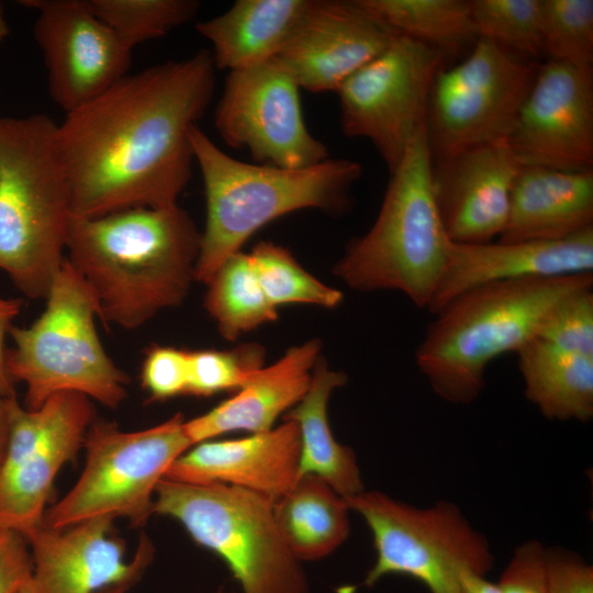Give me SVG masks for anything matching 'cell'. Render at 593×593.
I'll return each instance as SVG.
<instances>
[{
  "label": "cell",
  "mask_w": 593,
  "mask_h": 593,
  "mask_svg": "<svg viewBox=\"0 0 593 593\" xmlns=\"http://www.w3.org/2000/svg\"><path fill=\"white\" fill-rule=\"evenodd\" d=\"M8 399L0 395V463L4 456L9 434Z\"/></svg>",
  "instance_id": "obj_42"
},
{
  "label": "cell",
  "mask_w": 593,
  "mask_h": 593,
  "mask_svg": "<svg viewBox=\"0 0 593 593\" xmlns=\"http://www.w3.org/2000/svg\"><path fill=\"white\" fill-rule=\"evenodd\" d=\"M347 376L317 360L307 392L284 414L300 432L299 477L314 474L327 482L343 497L365 490L356 456L339 444L329 427L327 404L332 392L344 385Z\"/></svg>",
  "instance_id": "obj_25"
},
{
  "label": "cell",
  "mask_w": 593,
  "mask_h": 593,
  "mask_svg": "<svg viewBox=\"0 0 593 593\" xmlns=\"http://www.w3.org/2000/svg\"><path fill=\"white\" fill-rule=\"evenodd\" d=\"M113 521L96 517L60 529L41 524L31 532L26 539L36 593H97L109 586L134 585L154 549L143 537L133 560L125 562L124 544L112 534Z\"/></svg>",
  "instance_id": "obj_19"
},
{
  "label": "cell",
  "mask_w": 593,
  "mask_h": 593,
  "mask_svg": "<svg viewBox=\"0 0 593 593\" xmlns=\"http://www.w3.org/2000/svg\"><path fill=\"white\" fill-rule=\"evenodd\" d=\"M496 585L501 593H548L547 548L536 539L519 545Z\"/></svg>",
  "instance_id": "obj_37"
},
{
  "label": "cell",
  "mask_w": 593,
  "mask_h": 593,
  "mask_svg": "<svg viewBox=\"0 0 593 593\" xmlns=\"http://www.w3.org/2000/svg\"><path fill=\"white\" fill-rule=\"evenodd\" d=\"M300 88L275 59L230 71L215 108L223 142L247 149L258 164L304 168L328 158L324 143L309 131Z\"/></svg>",
  "instance_id": "obj_14"
},
{
  "label": "cell",
  "mask_w": 593,
  "mask_h": 593,
  "mask_svg": "<svg viewBox=\"0 0 593 593\" xmlns=\"http://www.w3.org/2000/svg\"><path fill=\"white\" fill-rule=\"evenodd\" d=\"M515 355L524 394L544 417L577 422L593 417V356L567 351L537 337Z\"/></svg>",
  "instance_id": "obj_26"
},
{
  "label": "cell",
  "mask_w": 593,
  "mask_h": 593,
  "mask_svg": "<svg viewBox=\"0 0 593 593\" xmlns=\"http://www.w3.org/2000/svg\"><path fill=\"white\" fill-rule=\"evenodd\" d=\"M273 501L233 485L163 479L153 514L177 519L227 566L243 593H309L305 573L276 523Z\"/></svg>",
  "instance_id": "obj_8"
},
{
  "label": "cell",
  "mask_w": 593,
  "mask_h": 593,
  "mask_svg": "<svg viewBox=\"0 0 593 593\" xmlns=\"http://www.w3.org/2000/svg\"><path fill=\"white\" fill-rule=\"evenodd\" d=\"M201 233L187 211L135 208L70 221L66 259L91 290L98 317L133 329L182 303Z\"/></svg>",
  "instance_id": "obj_2"
},
{
  "label": "cell",
  "mask_w": 593,
  "mask_h": 593,
  "mask_svg": "<svg viewBox=\"0 0 593 593\" xmlns=\"http://www.w3.org/2000/svg\"><path fill=\"white\" fill-rule=\"evenodd\" d=\"M591 272L593 227L551 242H451L426 310L435 315L456 298L485 284Z\"/></svg>",
  "instance_id": "obj_20"
},
{
  "label": "cell",
  "mask_w": 593,
  "mask_h": 593,
  "mask_svg": "<svg viewBox=\"0 0 593 593\" xmlns=\"http://www.w3.org/2000/svg\"><path fill=\"white\" fill-rule=\"evenodd\" d=\"M132 586H133V584L125 583V584H120V585H114V586H109V588L102 589L97 593H126L127 590L130 588H132Z\"/></svg>",
  "instance_id": "obj_43"
},
{
  "label": "cell",
  "mask_w": 593,
  "mask_h": 593,
  "mask_svg": "<svg viewBox=\"0 0 593 593\" xmlns=\"http://www.w3.org/2000/svg\"><path fill=\"white\" fill-rule=\"evenodd\" d=\"M346 501L373 538L377 558L366 586L389 574H403L429 593H456L465 573L486 575L494 564L489 540L452 502L418 507L366 490Z\"/></svg>",
  "instance_id": "obj_9"
},
{
  "label": "cell",
  "mask_w": 593,
  "mask_h": 593,
  "mask_svg": "<svg viewBox=\"0 0 593 593\" xmlns=\"http://www.w3.org/2000/svg\"><path fill=\"white\" fill-rule=\"evenodd\" d=\"M349 506L327 482L303 474L273 503L279 532L299 561L321 559L349 535Z\"/></svg>",
  "instance_id": "obj_27"
},
{
  "label": "cell",
  "mask_w": 593,
  "mask_h": 593,
  "mask_svg": "<svg viewBox=\"0 0 593 593\" xmlns=\"http://www.w3.org/2000/svg\"><path fill=\"white\" fill-rule=\"evenodd\" d=\"M21 304L18 299L0 298V395L4 398L15 396L14 382L5 369L4 338L9 334L12 321L20 312Z\"/></svg>",
  "instance_id": "obj_40"
},
{
  "label": "cell",
  "mask_w": 593,
  "mask_h": 593,
  "mask_svg": "<svg viewBox=\"0 0 593 593\" xmlns=\"http://www.w3.org/2000/svg\"><path fill=\"white\" fill-rule=\"evenodd\" d=\"M478 37L519 57L544 55L540 0H470Z\"/></svg>",
  "instance_id": "obj_32"
},
{
  "label": "cell",
  "mask_w": 593,
  "mask_h": 593,
  "mask_svg": "<svg viewBox=\"0 0 593 593\" xmlns=\"http://www.w3.org/2000/svg\"><path fill=\"white\" fill-rule=\"evenodd\" d=\"M249 256L260 286L275 307L299 303L334 309L340 304L343 293L304 270L284 247L260 242Z\"/></svg>",
  "instance_id": "obj_31"
},
{
  "label": "cell",
  "mask_w": 593,
  "mask_h": 593,
  "mask_svg": "<svg viewBox=\"0 0 593 593\" xmlns=\"http://www.w3.org/2000/svg\"><path fill=\"white\" fill-rule=\"evenodd\" d=\"M33 573V558L24 535L0 528V593H19Z\"/></svg>",
  "instance_id": "obj_39"
},
{
  "label": "cell",
  "mask_w": 593,
  "mask_h": 593,
  "mask_svg": "<svg viewBox=\"0 0 593 593\" xmlns=\"http://www.w3.org/2000/svg\"><path fill=\"white\" fill-rule=\"evenodd\" d=\"M183 424L180 413L135 432L93 419L83 439L85 468L69 492L45 512L42 525L60 529L96 517L144 524L153 514L157 484L192 447Z\"/></svg>",
  "instance_id": "obj_10"
},
{
  "label": "cell",
  "mask_w": 593,
  "mask_h": 593,
  "mask_svg": "<svg viewBox=\"0 0 593 593\" xmlns=\"http://www.w3.org/2000/svg\"><path fill=\"white\" fill-rule=\"evenodd\" d=\"M536 337L567 351L593 356V286L561 298L544 318Z\"/></svg>",
  "instance_id": "obj_35"
},
{
  "label": "cell",
  "mask_w": 593,
  "mask_h": 593,
  "mask_svg": "<svg viewBox=\"0 0 593 593\" xmlns=\"http://www.w3.org/2000/svg\"><path fill=\"white\" fill-rule=\"evenodd\" d=\"M19 593H36L32 582H31V578L30 580L22 586V589L20 590Z\"/></svg>",
  "instance_id": "obj_45"
},
{
  "label": "cell",
  "mask_w": 593,
  "mask_h": 593,
  "mask_svg": "<svg viewBox=\"0 0 593 593\" xmlns=\"http://www.w3.org/2000/svg\"><path fill=\"white\" fill-rule=\"evenodd\" d=\"M36 11L33 35L46 68L48 93L66 113L91 101L128 74L132 48L87 0H22Z\"/></svg>",
  "instance_id": "obj_15"
},
{
  "label": "cell",
  "mask_w": 593,
  "mask_h": 593,
  "mask_svg": "<svg viewBox=\"0 0 593 593\" xmlns=\"http://www.w3.org/2000/svg\"><path fill=\"white\" fill-rule=\"evenodd\" d=\"M41 316L29 327L11 326L5 369L26 385L25 407L36 410L60 392H77L116 409L128 376L105 353L96 327V299L65 258Z\"/></svg>",
  "instance_id": "obj_7"
},
{
  "label": "cell",
  "mask_w": 593,
  "mask_h": 593,
  "mask_svg": "<svg viewBox=\"0 0 593 593\" xmlns=\"http://www.w3.org/2000/svg\"><path fill=\"white\" fill-rule=\"evenodd\" d=\"M210 51L127 74L66 113L56 146L72 216L178 204L194 164L191 132L215 89Z\"/></svg>",
  "instance_id": "obj_1"
},
{
  "label": "cell",
  "mask_w": 593,
  "mask_h": 593,
  "mask_svg": "<svg viewBox=\"0 0 593 593\" xmlns=\"http://www.w3.org/2000/svg\"><path fill=\"white\" fill-rule=\"evenodd\" d=\"M321 342L311 339L289 348L268 367H261L230 399L209 412L184 421L192 446L231 432L260 433L272 428L309 390L320 359Z\"/></svg>",
  "instance_id": "obj_22"
},
{
  "label": "cell",
  "mask_w": 593,
  "mask_h": 593,
  "mask_svg": "<svg viewBox=\"0 0 593 593\" xmlns=\"http://www.w3.org/2000/svg\"><path fill=\"white\" fill-rule=\"evenodd\" d=\"M187 394L211 396L237 391L255 371L264 366L262 348L245 345L232 350H189Z\"/></svg>",
  "instance_id": "obj_34"
},
{
  "label": "cell",
  "mask_w": 593,
  "mask_h": 593,
  "mask_svg": "<svg viewBox=\"0 0 593 593\" xmlns=\"http://www.w3.org/2000/svg\"><path fill=\"white\" fill-rule=\"evenodd\" d=\"M204 306L227 340L278 318L254 269L249 253L228 257L205 283Z\"/></svg>",
  "instance_id": "obj_29"
},
{
  "label": "cell",
  "mask_w": 593,
  "mask_h": 593,
  "mask_svg": "<svg viewBox=\"0 0 593 593\" xmlns=\"http://www.w3.org/2000/svg\"><path fill=\"white\" fill-rule=\"evenodd\" d=\"M312 0H238L225 12L195 24L212 46L216 69L239 70L275 58Z\"/></svg>",
  "instance_id": "obj_24"
},
{
  "label": "cell",
  "mask_w": 593,
  "mask_h": 593,
  "mask_svg": "<svg viewBox=\"0 0 593 593\" xmlns=\"http://www.w3.org/2000/svg\"><path fill=\"white\" fill-rule=\"evenodd\" d=\"M538 66L478 37L465 58L443 67L427 109L432 158L507 139Z\"/></svg>",
  "instance_id": "obj_11"
},
{
  "label": "cell",
  "mask_w": 593,
  "mask_h": 593,
  "mask_svg": "<svg viewBox=\"0 0 593 593\" xmlns=\"http://www.w3.org/2000/svg\"><path fill=\"white\" fill-rule=\"evenodd\" d=\"M9 34V27L4 19L2 5L0 3V42Z\"/></svg>",
  "instance_id": "obj_44"
},
{
  "label": "cell",
  "mask_w": 593,
  "mask_h": 593,
  "mask_svg": "<svg viewBox=\"0 0 593 593\" xmlns=\"http://www.w3.org/2000/svg\"><path fill=\"white\" fill-rule=\"evenodd\" d=\"M191 145L205 194V225L194 269V280L204 283L269 222L303 209H347L362 174L358 161L346 158L328 157L304 168L242 161L199 126L191 132Z\"/></svg>",
  "instance_id": "obj_3"
},
{
  "label": "cell",
  "mask_w": 593,
  "mask_h": 593,
  "mask_svg": "<svg viewBox=\"0 0 593 593\" xmlns=\"http://www.w3.org/2000/svg\"><path fill=\"white\" fill-rule=\"evenodd\" d=\"M56 126L46 114L0 118V269L31 299H46L72 219Z\"/></svg>",
  "instance_id": "obj_5"
},
{
  "label": "cell",
  "mask_w": 593,
  "mask_h": 593,
  "mask_svg": "<svg viewBox=\"0 0 593 593\" xmlns=\"http://www.w3.org/2000/svg\"><path fill=\"white\" fill-rule=\"evenodd\" d=\"M548 593H593V568L579 555L547 548Z\"/></svg>",
  "instance_id": "obj_38"
},
{
  "label": "cell",
  "mask_w": 593,
  "mask_h": 593,
  "mask_svg": "<svg viewBox=\"0 0 593 593\" xmlns=\"http://www.w3.org/2000/svg\"><path fill=\"white\" fill-rule=\"evenodd\" d=\"M589 286L593 272L472 289L434 315L416 349V366L443 401L472 403L483 391L489 365L535 338L561 298Z\"/></svg>",
  "instance_id": "obj_4"
},
{
  "label": "cell",
  "mask_w": 593,
  "mask_h": 593,
  "mask_svg": "<svg viewBox=\"0 0 593 593\" xmlns=\"http://www.w3.org/2000/svg\"><path fill=\"white\" fill-rule=\"evenodd\" d=\"M522 167L507 139L433 159L434 197L451 242L480 244L500 237Z\"/></svg>",
  "instance_id": "obj_18"
},
{
  "label": "cell",
  "mask_w": 593,
  "mask_h": 593,
  "mask_svg": "<svg viewBox=\"0 0 593 593\" xmlns=\"http://www.w3.org/2000/svg\"><path fill=\"white\" fill-rule=\"evenodd\" d=\"M361 1L399 35L436 49L446 63L478 40L470 0Z\"/></svg>",
  "instance_id": "obj_28"
},
{
  "label": "cell",
  "mask_w": 593,
  "mask_h": 593,
  "mask_svg": "<svg viewBox=\"0 0 593 593\" xmlns=\"http://www.w3.org/2000/svg\"><path fill=\"white\" fill-rule=\"evenodd\" d=\"M398 35L361 0H312L275 59L300 89L336 92Z\"/></svg>",
  "instance_id": "obj_17"
},
{
  "label": "cell",
  "mask_w": 593,
  "mask_h": 593,
  "mask_svg": "<svg viewBox=\"0 0 593 593\" xmlns=\"http://www.w3.org/2000/svg\"><path fill=\"white\" fill-rule=\"evenodd\" d=\"M299 461L298 425L284 419L278 427L243 438L195 444L171 463L165 479L238 486L275 502L298 480Z\"/></svg>",
  "instance_id": "obj_21"
},
{
  "label": "cell",
  "mask_w": 593,
  "mask_h": 593,
  "mask_svg": "<svg viewBox=\"0 0 593 593\" xmlns=\"http://www.w3.org/2000/svg\"><path fill=\"white\" fill-rule=\"evenodd\" d=\"M544 55L593 71V0H540Z\"/></svg>",
  "instance_id": "obj_33"
},
{
  "label": "cell",
  "mask_w": 593,
  "mask_h": 593,
  "mask_svg": "<svg viewBox=\"0 0 593 593\" xmlns=\"http://www.w3.org/2000/svg\"><path fill=\"white\" fill-rule=\"evenodd\" d=\"M432 165L425 126L390 174L374 223L349 244L334 267L347 286L399 291L427 309L451 243L435 201Z\"/></svg>",
  "instance_id": "obj_6"
},
{
  "label": "cell",
  "mask_w": 593,
  "mask_h": 593,
  "mask_svg": "<svg viewBox=\"0 0 593 593\" xmlns=\"http://www.w3.org/2000/svg\"><path fill=\"white\" fill-rule=\"evenodd\" d=\"M189 350L154 345L146 351L141 381L149 401H165L187 394L189 383Z\"/></svg>",
  "instance_id": "obj_36"
},
{
  "label": "cell",
  "mask_w": 593,
  "mask_h": 593,
  "mask_svg": "<svg viewBox=\"0 0 593 593\" xmlns=\"http://www.w3.org/2000/svg\"><path fill=\"white\" fill-rule=\"evenodd\" d=\"M507 142L522 166L592 169L593 71L539 65Z\"/></svg>",
  "instance_id": "obj_16"
},
{
  "label": "cell",
  "mask_w": 593,
  "mask_h": 593,
  "mask_svg": "<svg viewBox=\"0 0 593 593\" xmlns=\"http://www.w3.org/2000/svg\"><path fill=\"white\" fill-rule=\"evenodd\" d=\"M445 66L436 49L398 35L336 91L343 133L368 139L391 174L426 126L430 90Z\"/></svg>",
  "instance_id": "obj_12"
},
{
  "label": "cell",
  "mask_w": 593,
  "mask_h": 593,
  "mask_svg": "<svg viewBox=\"0 0 593 593\" xmlns=\"http://www.w3.org/2000/svg\"><path fill=\"white\" fill-rule=\"evenodd\" d=\"M9 434L0 463V528L25 537L42 524L54 480L72 460L93 422L90 399L54 394L36 410L8 399Z\"/></svg>",
  "instance_id": "obj_13"
},
{
  "label": "cell",
  "mask_w": 593,
  "mask_h": 593,
  "mask_svg": "<svg viewBox=\"0 0 593 593\" xmlns=\"http://www.w3.org/2000/svg\"><path fill=\"white\" fill-rule=\"evenodd\" d=\"M593 227V169L523 166L501 242H551Z\"/></svg>",
  "instance_id": "obj_23"
},
{
  "label": "cell",
  "mask_w": 593,
  "mask_h": 593,
  "mask_svg": "<svg viewBox=\"0 0 593 593\" xmlns=\"http://www.w3.org/2000/svg\"><path fill=\"white\" fill-rule=\"evenodd\" d=\"M89 8L130 48L161 37L191 21L195 0H87Z\"/></svg>",
  "instance_id": "obj_30"
},
{
  "label": "cell",
  "mask_w": 593,
  "mask_h": 593,
  "mask_svg": "<svg viewBox=\"0 0 593 593\" xmlns=\"http://www.w3.org/2000/svg\"><path fill=\"white\" fill-rule=\"evenodd\" d=\"M456 593H501L496 583L489 581L485 575L468 572L461 577Z\"/></svg>",
  "instance_id": "obj_41"
}]
</instances>
